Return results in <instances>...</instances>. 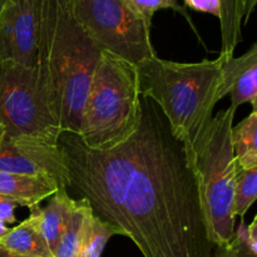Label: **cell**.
Returning <instances> with one entry per match:
<instances>
[{
  "mask_svg": "<svg viewBox=\"0 0 257 257\" xmlns=\"http://www.w3.org/2000/svg\"><path fill=\"white\" fill-rule=\"evenodd\" d=\"M131 2H132V4L137 8L138 12L146 18V20H148L150 23H152L153 15H155L158 10L170 9L176 13H180L181 15H183V17L188 20V23L191 24L192 29L196 30L192 22H191L190 15L187 14L185 8L181 7V5L178 4L177 0H131Z\"/></svg>",
  "mask_w": 257,
  "mask_h": 257,
  "instance_id": "cell-20",
  "label": "cell"
},
{
  "mask_svg": "<svg viewBox=\"0 0 257 257\" xmlns=\"http://www.w3.org/2000/svg\"><path fill=\"white\" fill-rule=\"evenodd\" d=\"M92 212L93 210L88 201L83 198H75L74 205L54 251V257H78L84 236L85 225Z\"/></svg>",
  "mask_w": 257,
  "mask_h": 257,
  "instance_id": "cell-14",
  "label": "cell"
},
{
  "mask_svg": "<svg viewBox=\"0 0 257 257\" xmlns=\"http://www.w3.org/2000/svg\"><path fill=\"white\" fill-rule=\"evenodd\" d=\"M235 114V108L228 107L213 115L190 157L198 178L208 232L216 247L230 243L236 232L237 161L232 145Z\"/></svg>",
  "mask_w": 257,
  "mask_h": 257,
  "instance_id": "cell-5",
  "label": "cell"
},
{
  "mask_svg": "<svg viewBox=\"0 0 257 257\" xmlns=\"http://www.w3.org/2000/svg\"><path fill=\"white\" fill-rule=\"evenodd\" d=\"M221 53L232 57L236 47L242 40V4L241 0H222L220 15Z\"/></svg>",
  "mask_w": 257,
  "mask_h": 257,
  "instance_id": "cell-15",
  "label": "cell"
},
{
  "mask_svg": "<svg viewBox=\"0 0 257 257\" xmlns=\"http://www.w3.org/2000/svg\"><path fill=\"white\" fill-rule=\"evenodd\" d=\"M215 257H257V251L253 250L247 238V226L241 220L240 227L235 232L232 241L221 247H216Z\"/></svg>",
  "mask_w": 257,
  "mask_h": 257,
  "instance_id": "cell-19",
  "label": "cell"
},
{
  "mask_svg": "<svg viewBox=\"0 0 257 257\" xmlns=\"http://www.w3.org/2000/svg\"><path fill=\"white\" fill-rule=\"evenodd\" d=\"M18 206L20 205L17 201L0 195V221L4 222L5 225H8V223H14L17 221L14 212Z\"/></svg>",
  "mask_w": 257,
  "mask_h": 257,
  "instance_id": "cell-22",
  "label": "cell"
},
{
  "mask_svg": "<svg viewBox=\"0 0 257 257\" xmlns=\"http://www.w3.org/2000/svg\"><path fill=\"white\" fill-rule=\"evenodd\" d=\"M141 117L137 65L102 50L77 136L90 150H112L135 135Z\"/></svg>",
  "mask_w": 257,
  "mask_h": 257,
  "instance_id": "cell-4",
  "label": "cell"
},
{
  "mask_svg": "<svg viewBox=\"0 0 257 257\" xmlns=\"http://www.w3.org/2000/svg\"><path fill=\"white\" fill-rule=\"evenodd\" d=\"M0 257H25V256L18 255V253H14V252H10V251L4 250V248L0 247Z\"/></svg>",
  "mask_w": 257,
  "mask_h": 257,
  "instance_id": "cell-25",
  "label": "cell"
},
{
  "mask_svg": "<svg viewBox=\"0 0 257 257\" xmlns=\"http://www.w3.org/2000/svg\"><path fill=\"white\" fill-rule=\"evenodd\" d=\"M230 95V107L237 109L257 95V42L240 57H226L221 78V99Z\"/></svg>",
  "mask_w": 257,
  "mask_h": 257,
  "instance_id": "cell-10",
  "label": "cell"
},
{
  "mask_svg": "<svg viewBox=\"0 0 257 257\" xmlns=\"http://www.w3.org/2000/svg\"><path fill=\"white\" fill-rule=\"evenodd\" d=\"M222 0H185V5L195 12L206 13L220 19Z\"/></svg>",
  "mask_w": 257,
  "mask_h": 257,
  "instance_id": "cell-21",
  "label": "cell"
},
{
  "mask_svg": "<svg viewBox=\"0 0 257 257\" xmlns=\"http://www.w3.org/2000/svg\"><path fill=\"white\" fill-rule=\"evenodd\" d=\"M251 105H252V112L257 113V95L255 98H253L252 102H251Z\"/></svg>",
  "mask_w": 257,
  "mask_h": 257,
  "instance_id": "cell-28",
  "label": "cell"
},
{
  "mask_svg": "<svg viewBox=\"0 0 257 257\" xmlns=\"http://www.w3.org/2000/svg\"><path fill=\"white\" fill-rule=\"evenodd\" d=\"M9 2H10V0H0V14H2L3 10L7 8V5L9 4Z\"/></svg>",
  "mask_w": 257,
  "mask_h": 257,
  "instance_id": "cell-27",
  "label": "cell"
},
{
  "mask_svg": "<svg viewBox=\"0 0 257 257\" xmlns=\"http://www.w3.org/2000/svg\"><path fill=\"white\" fill-rule=\"evenodd\" d=\"M75 19L103 52L132 64L157 55L151 40L152 23L131 0H70Z\"/></svg>",
  "mask_w": 257,
  "mask_h": 257,
  "instance_id": "cell-6",
  "label": "cell"
},
{
  "mask_svg": "<svg viewBox=\"0 0 257 257\" xmlns=\"http://www.w3.org/2000/svg\"><path fill=\"white\" fill-rule=\"evenodd\" d=\"M232 145L238 168H247L257 163V113L241 120L232 128Z\"/></svg>",
  "mask_w": 257,
  "mask_h": 257,
  "instance_id": "cell-16",
  "label": "cell"
},
{
  "mask_svg": "<svg viewBox=\"0 0 257 257\" xmlns=\"http://www.w3.org/2000/svg\"><path fill=\"white\" fill-rule=\"evenodd\" d=\"M8 231H9V227H8L4 222H2V221H0V237H3V236H4Z\"/></svg>",
  "mask_w": 257,
  "mask_h": 257,
  "instance_id": "cell-26",
  "label": "cell"
},
{
  "mask_svg": "<svg viewBox=\"0 0 257 257\" xmlns=\"http://www.w3.org/2000/svg\"><path fill=\"white\" fill-rule=\"evenodd\" d=\"M0 171L19 175L47 176L68 188L67 163L59 140L40 137L3 138Z\"/></svg>",
  "mask_w": 257,
  "mask_h": 257,
  "instance_id": "cell-8",
  "label": "cell"
},
{
  "mask_svg": "<svg viewBox=\"0 0 257 257\" xmlns=\"http://www.w3.org/2000/svg\"><path fill=\"white\" fill-rule=\"evenodd\" d=\"M39 207L29 208L30 215L0 237V247L25 257H54L40 231Z\"/></svg>",
  "mask_w": 257,
  "mask_h": 257,
  "instance_id": "cell-12",
  "label": "cell"
},
{
  "mask_svg": "<svg viewBox=\"0 0 257 257\" xmlns=\"http://www.w3.org/2000/svg\"><path fill=\"white\" fill-rule=\"evenodd\" d=\"M60 186L47 176H29L0 171V195L32 208L50 198Z\"/></svg>",
  "mask_w": 257,
  "mask_h": 257,
  "instance_id": "cell-11",
  "label": "cell"
},
{
  "mask_svg": "<svg viewBox=\"0 0 257 257\" xmlns=\"http://www.w3.org/2000/svg\"><path fill=\"white\" fill-rule=\"evenodd\" d=\"M42 0H10L0 14V63L37 68Z\"/></svg>",
  "mask_w": 257,
  "mask_h": 257,
  "instance_id": "cell-9",
  "label": "cell"
},
{
  "mask_svg": "<svg viewBox=\"0 0 257 257\" xmlns=\"http://www.w3.org/2000/svg\"><path fill=\"white\" fill-rule=\"evenodd\" d=\"M242 4V17H243V25H246L250 20L251 15L255 12L257 7V0H241Z\"/></svg>",
  "mask_w": 257,
  "mask_h": 257,
  "instance_id": "cell-23",
  "label": "cell"
},
{
  "mask_svg": "<svg viewBox=\"0 0 257 257\" xmlns=\"http://www.w3.org/2000/svg\"><path fill=\"white\" fill-rule=\"evenodd\" d=\"M100 48L75 19L70 0H42L37 69L62 133L78 135Z\"/></svg>",
  "mask_w": 257,
  "mask_h": 257,
  "instance_id": "cell-2",
  "label": "cell"
},
{
  "mask_svg": "<svg viewBox=\"0 0 257 257\" xmlns=\"http://www.w3.org/2000/svg\"><path fill=\"white\" fill-rule=\"evenodd\" d=\"M3 138H4V132H3V130H2V127H0V143H2V141H3Z\"/></svg>",
  "mask_w": 257,
  "mask_h": 257,
  "instance_id": "cell-29",
  "label": "cell"
},
{
  "mask_svg": "<svg viewBox=\"0 0 257 257\" xmlns=\"http://www.w3.org/2000/svg\"><path fill=\"white\" fill-rule=\"evenodd\" d=\"M247 237L251 242L257 243V215L250 226H247Z\"/></svg>",
  "mask_w": 257,
  "mask_h": 257,
  "instance_id": "cell-24",
  "label": "cell"
},
{
  "mask_svg": "<svg viewBox=\"0 0 257 257\" xmlns=\"http://www.w3.org/2000/svg\"><path fill=\"white\" fill-rule=\"evenodd\" d=\"M75 198L70 197L65 187H60L44 208L39 207L40 231L54 255Z\"/></svg>",
  "mask_w": 257,
  "mask_h": 257,
  "instance_id": "cell-13",
  "label": "cell"
},
{
  "mask_svg": "<svg viewBox=\"0 0 257 257\" xmlns=\"http://www.w3.org/2000/svg\"><path fill=\"white\" fill-rule=\"evenodd\" d=\"M226 57L220 54L213 60L178 63L155 55L137 65L141 95L152 99L162 110L188 157L207 131L213 109L221 100Z\"/></svg>",
  "mask_w": 257,
  "mask_h": 257,
  "instance_id": "cell-3",
  "label": "cell"
},
{
  "mask_svg": "<svg viewBox=\"0 0 257 257\" xmlns=\"http://www.w3.org/2000/svg\"><path fill=\"white\" fill-rule=\"evenodd\" d=\"M59 145L67 190L88 201L143 257H215L193 163L152 99L142 98L140 127L112 150H90L68 132Z\"/></svg>",
  "mask_w": 257,
  "mask_h": 257,
  "instance_id": "cell-1",
  "label": "cell"
},
{
  "mask_svg": "<svg viewBox=\"0 0 257 257\" xmlns=\"http://www.w3.org/2000/svg\"><path fill=\"white\" fill-rule=\"evenodd\" d=\"M257 200V163L247 168L237 167L235 191V216L243 218Z\"/></svg>",
  "mask_w": 257,
  "mask_h": 257,
  "instance_id": "cell-18",
  "label": "cell"
},
{
  "mask_svg": "<svg viewBox=\"0 0 257 257\" xmlns=\"http://www.w3.org/2000/svg\"><path fill=\"white\" fill-rule=\"evenodd\" d=\"M0 127L4 138L59 140L37 68L15 62L0 63Z\"/></svg>",
  "mask_w": 257,
  "mask_h": 257,
  "instance_id": "cell-7",
  "label": "cell"
},
{
  "mask_svg": "<svg viewBox=\"0 0 257 257\" xmlns=\"http://www.w3.org/2000/svg\"><path fill=\"white\" fill-rule=\"evenodd\" d=\"M122 236V232L112 223L100 220L94 213H90L85 225L84 236L78 257H102L105 245L110 237Z\"/></svg>",
  "mask_w": 257,
  "mask_h": 257,
  "instance_id": "cell-17",
  "label": "cell"
}]
</instances>
